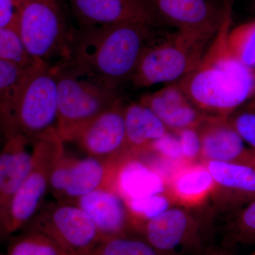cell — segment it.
<instances>
[{
  "label": "cell",
  "mask_w": 255,
  "mask_h": 255,
  "mask_svg": "<svg viewBox=\"0 0 255 255\" xmlns=\"http://www.w3.org/2000/svg\"><path fill=\"white\" fill-rule=\"evenodd\" d=\"M162 36L155 21L135 19L74 31L68 63L102 86L130 80L145 50Z\"/></svg>",
  "instance_id": "obj_1"
},
{
  "label": "cell",
  "mask_w": 255,
  "mask_h": 255,
  "mask_svg": "<svg viewBox=\"0 0 255 255\" xmlns=\"http://www.w3.org/2000/svg\"><path fill=\"white\" fill-rule=\"evenodd\" d=\"M231 3L219 31L195 68L177 81L191 103L203 113L229 117L255 100V72L233 53L228 42Z\"/></svg>",
  "instance_id": "obj_2"
},
{
  "label": "cell",
  "mask_w": 255,
  "mask_h": 255,
  "mask_svg": "<svg viewBox=\"0 0 255 255\" xmlns=\"http://www.w3.org/2000/svg\"><path fill=\"white\" fill-rule=\"evenodd\" d=\"M56 123L54 70L37 60L26 69L9 100L0 106V132L4 140L21 136L32 144Z\"/></svg>",
  "instance_id": "obj_3"
},
{
  "label": "cell",
  "mask_w": 255,
  "mask_h": 255,
  "mask_svg": "<svg viewBox=\"0 0 255 255\" xmlns=\"http://www.w3.org/2000/svg\"><path fill=\"white\" fill-rule=\"evenodd\" d=\"M18 33L28 54L51 66L69 62L75 28L64 0H16Z\"/></svg>",
  "instance_id": "obj_4"
},
{
  "label": "cell",
  "mask_w": 255,
  "mask_h": 255,
  "mask_svg": "<svg viewBox=\"0 0 255 255\" xmlns=\"http://www.w3.org/2000/svg\"><path fill=\"white\" fill-rule=\"evenodd\" d=\"M57 82L58 135L69 142L79 129L122 100L116 90L102 86L68 62L53 66Z\"/></svg>",
  "instance_id": "obj_5"
},
{
  "label": "cell",
  "mask_w": 255,
  "mask_h": 255,
  "mask_svg": "<svg viewBox=\"0 0 255 255\" xmlns=\"http://www.w3.org/2000/svg\"><path fill=\"white\" fill-rule=\"evenodd\" d=\"M214 36L181 31L162 36L145 50L130 81L144 88L181 80L195 68Z\"/></svg>",
  "instance_id": "obj_6"
},
{
  "label": "cell",
  "mask_w": 255,
  "mask_h": 255,
  "mask_svg": "<svg viewBox=\"0 0 255 255\" xmlns=\"http://www.w3.org/2000/svg\"><path fill=\"white\" fill-rule=\"evenodd\" d=\"M32 145L29 169L9 206L2 242L21 231L36 214L49 192L53 169L65 154L63 140L55 128L42 134Z\"/></svg>",
  "instance_id": "obj_7"
},
{
  "label": "cell",
  "mask_w": 255,
  "mask_h": 255,
  "mask_svg": "<svg viewBox=\"0 0 255 255\" xmlns=\"http://www.w3.org/2000/svg\"><path fill=\"white\" fill-rule=\"evenodd\" d=\"M22 230L41 233L72 255H89L102 241L95 225L81 208L55 199L45 200Z\"/></svg>",
  "instance_id": "obj_8"
},
{
  "label": "cell",
  "mask_w": 255,
  "mask_h": 255,
  "mask_svg": "<svg viewBox=\"0 0 255 255\" xmlns=\"http://www.w3.org/2000/svg\"><path fill=\"white\" fill-rule=\"evenodd\" d=\"M126 155L109 159L87 155L80 158L65 152L52 172L49 192L55 200L75 203L92 191L115 188L119 164Z\"/></svg>",
  "instance_id": "obj_9"
},
{
  "label": "cell",
  "mask_w": 255,
  "mask_h": 255,
  "mask_svg": "<svg viewBox=\"0 0 255 255\" xmlns=\"http://www.w3.org/2000/svg\"><path fill=\"white\" fill-rule=\"evenodd\" d=\"M197 216L187 207L169 208L144 223L138 233L164 253L177 255L176 250L181 247L200 255L207 248L204 236L209 226L207 219Z\"/></svg>",
  "instance_id": "obj_10"
},
{
  "label": "cell",
  "mask_w": 255,
  "mask_h": 255,
  "mask_svg": "<svg viewBox=\"0 0 255 255\" xmlns=\"http://www.w3.org/2000/svg\"><path fill=\"white\" fill-rule=\"evenodd\" d=\"M125 107L119 101L80 128L69 142L76 143L87 155L99 158H118L128 153Z\"/></svg>",
  "instance_id": "obj_11"
},
{
  "label": "cell",
  "mask_w": 255,
  "mask_h": 255,
  "mask_svg": "<svg viewBox=\"0 0 255 255\" xmlns=\"http://www.w3.org/2000/svg\"><path fill=\"white\" fill-rule=\"evenodd\" d=\"M155 11L177 31L214 36L230 1L223 6L213 0H150Z\"/></svg>",
  "instance_id": "obj_12"
},
{
  "label": "cell",
  "mask_w": 255,
  "mask_h": 255,
  "mask_svg": "<svg viewBox=\"0 0 255 255\" xmlns=\"http://www.w3.org/2000/svg\"><path fill=\"white\" fill-rule=\"evenodd\" d=\"M73 204L86 213L102 240L138 233L136 221L127 202L115 188L92 191Z\"/></svg>",
  "instance_id": "obj_13"
},
{
  "label": "cell",
  "mask_w": 255,
  "mask_h": 255,
  "mask_svg": "<svg viewBox=\"0 0 255 255\" xmlns=\"http://www.w3.org/2000/svg\"><path fill=\"white\" fill-rule=\"evenodd\" d=\"M80 28L135 19L156 21L155 8L145 0H68Z\"/></svg>",
  "instance_id": "obj_14"
},
{
  "label": "cell",
  "mask_w": 255,
  "mask_h": 255,
  "mask_svg": "<svg viewBox=\"0 0 255 255\" xmlns=\"http://www.w3.org/2000/svg\"><path fill=\"white\" fill-rule=\"evenodd\" d=\"M214 178L211 196L223 209H233L255 200V169L238 162L204 161Z\"/></svg>",
  "instance_id": "obj_15"
},
{
  "label": "cell",
  "mask_w": 255,
  "mask_h": 255,
  "mask_svg": "<svg viewBox=\"0 0 255 255\" xmlns=\"http://www.w3.org/2000/svg\"><path fill=\"white\" fill-rule=\"evenodd\" d=\"M139 102L152 110L169 131L174 133L197 128L209 116L191 103L177 82L158 91L146 94Z\"/></svg>",
  "instance_id": "obj_16"
},
{
  "label": "cell",
  "mask_w": 255,
  "mask_h": 255,
  "mask_svg": "<svg viewBox=\"0 0 255 255\" xmlns=\"http://www.w3.org/2000/svg\"><path fill=\"white\" fill-rule=\"evenodd\" d=\"M0 151V243L11 201L31 164L29 142L24 137L14 136L4 140Z\"/></svg>",
  "instance_id": "obj_17"
},
{
  "label": "cell",
  "mask_w": 255,
  "mask_h": 255,
  "mask_svg": "<svg viewBox=\"0 0 255 255\" xmlns=\"http://www.w3.org/2000/svg\"><path fill=\"white\" fill-rule=\"evenodd\" d=\"M230 117V116H229ZM229 117H207L197 127L201 143V162H238L247 149Z\"/></svg>",
  "instance_id": "obj_18"
},
{
  "label": "cell",
  "mask_w": 255,
  "mask_h": 255,
  "mask_svg": "<svg viewBox=\"0 0 255 255\" xmlns=\"http://www.w3.org/2000/svg\"><path fill=\"white\" fill-rule=\"evenodd\" d=\"M115 188L126 201L168 193L167 179L164 176L130 152L119 164Z\"/></svg>",
  "instance_id": "obj_19"
},
{
  "label": "cell",
  "mask_w": 255,
  "mask_h": 255,
  "mask_svg": "<svg viewBox=\"0 0 255 255\" xmlns=\"http://www.w3.org/2000/svg\"><path fill=\"white\" fill-rule=\"evenodd\" d=\"M214 188V178L203 162L181 164L167 179V191L174 202L186 207L200 205Z\"/></svg>",
  "instance_id": "obj_20"
},
{
  "label": "cell",
  "mask_w": 255,
  "mask_h": 255,
  "mask_svg": "<svg viewBox=\"0 0 255 255\" xmlns=\"http://www.w3.org/2000/svg\"><path fill=\"white\" fill-rule=\"evenodd\" d=\"M129 152L137 154L164 136L169 130L148 107L140 102L126 106L124 111Z\"/></svg>",
  "instance_id": "obj_21"
},
{
  "label": "cell",
  "mask_w": 255,
  "mask_h": 255,
  "mask_svg": "<svg viewBox=\"0 0 255 255\" xmlns=\"http://www.w3.org/2000/svg\"><path fill=\"white\" fill-rule=\"evenodd\" d=\"M89 255H177L159 251L141 235L130 233L105 238Z\"/></svg>",
  "instance_id": "obj_22"
},
{
  "label": "cell",
  "mask_w": 255,
  "mask_h": 255,
  "mask_svg": "<svg viewBox=\"0 0 255 255\" xmlns=\"http://www.w3.org/2000/svg\"><path fill=\"white\" fill-rule=\"evenodd\" d=\"M8 241L9 244L5 255H72L36 231L22 230Z\"/></svg>",
  "instance_id": "obj_23"
},
{
  "label": "cell",
  "mask_w": 255,
  "mask_h": 255,
  "mask_svg": "<svg viewBox=\"0 0 255 255\" xmlns=\"http://www.w3.org/2000/svg\"><path fill=\"white\" fill-rule=\"evenodd\" d=\"M228 42L238 59L255 72V20L230 29Z\"/></svg>",
  "instance_id": "obj_24"
},
{
  "label": "cell",
  "mask_w": 255,
  "mask_h": 255,
  "mask_svg": "<svg viewBox=\"0 0 255 255\" xmlns=\"http://www.w3.org/2000/svg\"><path fill=\"white\" fill-rule=\"evenodd\" d=\"M126 202L136 221L139 232L140 226L144 223L167 211L171 208L174 201L168 193H164Z\"/></svg>",
  "instance_id": "obj_25"
},
{
  "label": "cell",
  "mask_w": 255,
  "mask_h": 255,
  "mask_svg": "<svg viewBox=\"0 0 255 255\" xmlns=\"http://www.w3.org/2000/svg\"><path fill=\"white\" fill-rule=\"evenodd\" d=\"M238 243H255V200L247 204L228 227L226 243L234 246Z\"/></svg>",
  "instance_id": "obj_26"
},
{
  "label": "cell",
  "mask_w": 255,
  "mask_h": 255,
  "mask_svg": "<svg viewBox=\"0 0 255 255\" xmlns=\"http://www.w3.org/2000/svg\"><path fill=\"white\" fill-rule=\"evenodd\" d=\"M0 59L28 67L37 60L28 54L18 33L9 28H0Z\"/></svg>",
  "instance_id": "obj_27"
},
{
  "label": "cell",
  "mask_w": 255,
  "mask_h": 255,
  "mask_svg": "<svg viewBox=\"0 0 255 255\" xmlns=\"http://www.w3.org/2000/svg\"><path fill=\"white\" fill-rule=\"evenodd\" d=\"M146 150L152 151L164 160L176 165L187 162L183 155L179 137L175 133L167 132L164 136L152 142Z\"/></svg>",
  "instance_id": "obj_28"
},
{
  "label": "cell",
  "mask_w": 255,
  "mask_h": 255,
  "mask_svg": "<svg viewBox=\"0 0 255 255\" xmlns=\"http://www.w3.org/2000/svg\"><path fill=\"white\" fill-rule=\"evenodd\" d=\"M28 67L0 59V106L9 100Z\"/></svg>",
  "instance_id": "obj_29"
},
{
  "label": "cell",
  "mask_w": 255,
  "mask_h": 255,
  "mask_svg": "<svg viewBox=\"0 0 255 255\" xmlns=\"http://www.w3.org/2000/svg\"><path fill=\"white\" fill-rule=\"evenodd\" d=\"M230 121L236 131L255 150V108L247 109L233 114Z\"/></svg>",
  "instance_id": "obj_30"
},
{
  "label": "cell",
  "mask_w": 255,
  "mask_h": 255,
  "mask_svg": "<svg viewBox=\"0 0 255 255\" xmlns=\"http://www.w3.org/2000/svg\"><path fill=\"white\" fill-rule=\"evenodd\" d=\"M175 134L179 137L183 155L187 162L201 159V138L197 128L184 129Z\"/></svg>",
  "instance_id": "obj_31"
},
{
  "label": "cell",
  "mask_w": 255,
  "mask_h": 255,
  "mask_svg": "<svg viewBox=\"0 0 255 255\" xmlns=\"http://www.w3.org/2000/svg\"><path fill=\"white\" fill-rule=\"evenodd\" d=\"M0 28H9L18 33L16 0H0Z\"/></svg>",
  "instance_id": "obj_32"
},
{
  "label": "cell",
  "mask_w": 255,
  "mask_h": 255,
  "mask_svg": "<svg viewBox=\"0 0 255 255\" xmlns=\"http://www.w3.org/2000/svg\"><path fill=\"white\" fill-rule=\"evenodd\" d=\"M200 255H233V246L225 243L220 247H209Z\"/></svg>",
  "instance_id": "obj_33"
},
{
  "label": "cell",
  "mask_w": 255,
  "mask_h": 255,
  "mask_svg": "<svg viewBox=\"0 0 255 255\" xmlns=\"http://www.w3.org/2000/svg\"><path fill=\"white\" fill-rule=\"evenodd\" d=\"M238 163L247 164L255 169V149H247L244 155L240 159Z\"/></svg>",
  "instance_id": "obj_34"
},
{
  "label": "cell",
  "mask_w": 255,
  "mask_h": 255,
  "mask_svg": "<svg viewBox=\"0 0 255 255\" xmlns=\"http://www.w3.org/2000/svg\"><path fill=\"white\" fill-rule=\"evenodd\" d=\"M253 2H254V6H255V0H253Z\"/></svg>",
  "instance_id": "obj_35"
},
{
  "label": "cell",
  "mask_w": 255,
  "mask_h": 255,
  "mask_svg": "<svg viewBox=\"0 0 255 255\" xmlns=\"http://www.w3.org/2000/svg\"><path fill=\"white\" fill-rule=\"evenodd\" d=\"M251 255H255V251L253 253V254H251Z\"/></svg>",
  "instance_id": "obj_36"
},
{
  "label": "cell",
  "mask_w": 255,
  "mask_h": 255,
  "mask_svg": "<svg viewBox=\"0 0 255 255\" xmlns=\"http://www.w3.org/2000/svg\"><path fill=\"white\" fill-rule=\"evenodd\" d=\"M0 255H5L2 254V253H1V252H0Z\"/></svg>",
  "instance_id": "obj_37"
}]
</instances>
